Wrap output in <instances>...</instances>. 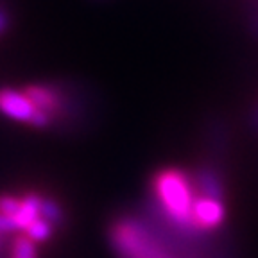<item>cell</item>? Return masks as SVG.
Instances as JSON below:
<instances>
[{
	"mask_svg": "<svg viewBox=\"0 0 258 258\" xmlns=\"http://www.w3.org/2000/svg\"><path fill=\"white\" fill-rule=\"evenodd\" d=\"M151 188L156 214L161 215L170 230L181 233L185 238L201 237L192 221L196 190L188 172L176 167L160 169L151 179Z\"/></svg>",
	"mask_w": 258,
	"mask_h": 258,
	"instance_id": "1",
	"label": "cell"
},
{
	"mask_svg": "<svg viewBox=\"0 0 258 258\" xmlns=\"http://www.w3.org/2000/svg\"><path fill=\"white\" fill-rule=\"evenodd\" d=\"M109 238L118 258H165L176 254L169 244L142 219L120 215L109 228Z\"/></svg>",
	"mask_w": 258,
	"mask_h": 258,
	"instance_id": "2",
	"label": "cell"
},
{
	"mask_svg": "<svg viewBox=\"0 0 258 258\" xmlns=\"http://www.w3.org/2000/svg\"><path fill=\"white\" fill-rule=\"evenodd\" d=\"M24 93L38 111L45 113L52 124H56L61 117L67 115V95L63 90L54 85H27L24 86Z\"/></svg>",
	"mask_w": 258,
	"mask_h": 258,
	"instance_id": "3",
	"label": "cell"
},
{
	"mask_svg": "<svg viewBox=\"0 0 258 258\" xmlns=\"http://www.w3.org/2000/svg\"><path fill=\"white\" fill-rule=\"evenodd\" d=\"M192 221L199 233L219 230L226 221V203L222 199L196 196L192 210Z\"/></svg>",
	"mask_w": 258,
	"mask_h": 258,
	"instance_id": "4",
	"label": "cell"
},
{
	"mask_svg": "<svg viewBox=\"0 0 258 258\" xmlns=\"http://www.w3.org/2000/svg\"><path fill=\"white\" fill-rule=\"evenodd\" d=\"M0 113L16 122L32 124L36 117V108L29 101L24 90H15L9 86H0Z\"/></svg>",
	"mask_w": 258,
	"mask_h": 258,
	"instance_id": "5",
	"label": "cell"
},
{
	"mask_svg": "<svg viewBox=\"0 0 258 258\" xmlns=\"http://www.w3.org/2000/svg\"><path fill=\"white\" fill-rule=\"evenodd\" d=\"M192 185L196 190V196H205V198H215V199H226V186L221 172L212 165H201L194 174Z\"/></svg>",
	"mask_w": 258,
	"mask_h": 258,
	"instance_id": "6",
	"label": "cell"
},
{
	"mask_svg": "<svg viewBox=\"0 0 258 258\" xmlns=\"http://www.w3.org/2000/svg\"><path fill=\"white\" fill-rule=\"evenodd\" d=\"M9 258H38L34 240H31L27 235L15 237L9 246Z\"/></svg>",
	"mask_w": 258,
	"mask_h": 258,
	"instance_id": "7",
	"label": "cell"
},
{
	"mask_svg": "<svg viewBox=\"0 0 258 258\" xmlns=\"http://www.w3.org/2000/svg\"><path fill=\"white\" fill-rule=\"evenodd\" d=\"M41 219L48 221L52 226H61L64 221V212L61 208V205L54 198L43 196L41 198V208H40Z\"/></svg>",
	"mask_w": 258,
	"mask_h": 258,
	"instance_id": "8",
	"label": "cell"
},
{
	"mask_svg": "<svg viewBox=\"0 0 258 258\" xmlns=\"http://www.w3.org/2000/svg\"><path fill=\"white\" fill-rule=\"evenodd\" d=\"M52 231H54V226L48 221H45V219L40 217L38 221H34L27 230H25V235L34 242H45L50 238Z\"/></svg>",
	"mask_w": 258,
	"mask_h": 258,
	"instance_id": "9",
	"label": "cell"
},
{
	"mask_svg": "<svg viewBox=\"0 0 258 258\" xmlns=\"http://www.w3.org/2000/svg\"><path fill=\"white\" fill-rule=\"evenodd\" d=\"M20 208V196H13V194H0V215L11 219L16 215Z\"/></svg>",
	"mask_w": 258,
	"mask_h": 258,
	"instance_id": "10",
	"label": "cell"
},
{
	"mask_svg": "<svg viewBox=\"0 0 258 258\" xmlns=\"http://www.w3.org/2000/svg\"><path fill=\"white\" fill-rule=\"evenodd\" d=\"M8 25H9V15L8 11H4V9L0 8V34L8 29Z\"/></svg>",
	"mask_w": 258,
	"mask_h": 258,
	"instance_id": "11",
	"label": "cell"
},
{
	"mask_svg": "<svg viewBox=\"0 0 258 258\" xmlns=\"http://www.w3.org/2000/svg\"><path fill=\"white\" fill-rule=\"evenodd\" d=\"M8 230H9V226H8V221H6L2 215H0V237L4 233H8Z\"/></svg>",
	"mask_w": 258,
	"mask_h": 258,
	"instance_id": "12",
	"label": "cell"
},
{
	"mask_svg": "<svg viewBox=\"0 0 258 258\" xmlns=\"http://www.w3.org/2000/svg\"><path fill=\"white\" fill-rule=\"evenodd\" d=\"M165 258H177L176 254H170V256H165Z\"/></svg>",
	"mask_w": 258,
	"mask_h": 258,
	"instance_id": "13",
	"label": "cell"
}]
</instances>
